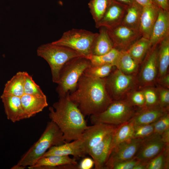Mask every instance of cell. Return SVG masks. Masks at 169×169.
Listing matches in <instances>:
<instances>
[{
    "label": "cell",
    "instance_id": "6da1fadb",
    "mask_svg": "<svg viewBox=\"0 0 169 169\" xmlns=\"http://www.w3.org/2000/svg\"><path fill=\"white\" fill-rule=\"evenodd\" d=\"M69 97L85 117L101 113L112 101L106 90L105 78L92 77L83 74Z\"/></svg>",
    "mask_w": 169,
    "mask_h": 169
},
{
    "label": "cell",
    "instance_id": "7a4b0ae2",
    "mask_svg": "<svg viewBox=\"0 0 169 169\" xmlns=\"http://www.w3.org/2000/svg\"><path fill=\"white\" fill-rule=\"evenodd\" d=\"M69 93L59 97L58 100L49 108L50 119L58 126L67 142L80 139L88 126L85 116L70 99Z\"/></svg>",
    "mask_w": 169,
    "mask_h": 169
},
{
    "label": "cell",
    "instance_id": "3957f363",
    "mask_svg": "<svg viewBox=\"0 0 169 169\" xmlns=\"http://www.w3.org/2000/svg\"><path fill=\"white\" fill-rule=\"evenodd\" d=\"M65 142L63 134L58 126L53 121H49L38 141L22 156L15 165L25 168L27 166H32L50 148Z\"/></svg>",
    "mask_w": 169,
    "mask_h": 169
},
{
    "label": "cell",
    "instance_id": "277c9868",
    "mask_svg": "<svg viewBox=\"0 0 169 169\" xmlns=\"http://www.w3.org/2000/svg\"><path fill=\"white\" fill-rule=\"evenodd\" d=\"M37 53L38 56L48 63L51 69L52 81L56 84L60 71L65 63L74 58L84 57L69 48L52 43L41 45L38 48Z\"/></svg>",
    "mask_w": 169,
    "mask_h": 169
},
{
    "label": "cell",
    "instance_id": "5b68a950",
    "mask_svg": "<svg viewBox=\"0 0 169 169\" xmlns=\"http://www.w3.org/2000/svg\"><path fill=\"white\" fill-rule=\"evenodd\" d=\"M91 65L87 58L80 56L68 61L62 69L56 90L59 97L64 96L74 90L85 70Z\"/></svg>",
    "mask_w": 169,
    "mask_h": 169
},
{
    "label": "cell",
    "instance_id": "8992f818",
    "mask_svg": "<svg viewBox=\"0 0 169 169\" xmlns=\"http://www.w3.org/2000/svg\"><path fill=\"white\" fill-rule=\"evenodd\" d=\"M138 108L126 99L113 101L101 113L90 116L91 123H103L117 126L129 121Z\"/></svg>",
    "mask_w": 169,
    "mask_h": 169
},
{
    "label": "cell",
    "instance_id": "52a82bcc",
    "mask_svg": "<svg viewBox=\"0 0 169 169\" xmlns=\"http://www.w3.org/2000/svg\"><path fill=\"white\" fill-rule=\"evenodd\" d=\"M98 34L85 29L73 28L64 32L59 39L51 43L69 48L87 58L91 55L92 45Z\"/></svg>",
    "mask_w": 169,
    "mask_h": 169
},
{
    "label": "cell",
    "instance_id": "ba28073f",
    "mask_svg": "<svg viewBox=\"0 0 169 169\" xmlns=\"http://www.w3.org/2000/svg\"><path fill=\"white\" fill-rule=\"evenodd\" d=\"M105 79L106 90L112 101L125 99L131 91L138 89L136 75L126 74L116 68Z\"/></svg>",
    "mask_w": 169,
    "mask_h": 169
},
{
    "label": "cell",
    "instance_id": "9c48e42d",
    "mask_svg": "<svg viewBox=\"0 0 169 169\" xmlns=\"http://www.w3.org/2000/svg\"><path fill=\"white\" fill-rule=\"evenodd\" d=\"M158 45L151 47L140 64L136 75L138 89L156 84L158 75Z\"/></svg>",
    "mask_w": 169,
    "mask_h": 169
},
{
    "label": "cell",
    "instance_id": "30bf717a",
    "mask_svg": "<svg viewBox=\"0 0 169 169\" xmlns=\"http://www.w3.org/2000/svg\"><path fill=\"white\" fill-rule=\"evenodd\" d=\"M107 29L114 48L119 51H127L142 36L139 30L122 24Z\"/></svg>",
    "mask_w": 169,
    "mask_h": 169
},
{
    "label": "cell",
    "instance_id": "8fae6325",
    "mask_svg": "<svg viewBox=\"0 0 169 169\" xmlns=\"http://www.w3.org/2000/svg\"><path fill=\"white\" fill-rule=\"evenodd\" d=\"M142 140L132 138L120 144L112 151L103 169H111L115 164L134 157Z\"/></svg>",
    "mask_w": 169,
    "mask_h": 169
},
{
    "label": "cell",
    "instance_id": "7c38bea8",
    "mask_svg": "<svg viewBox=\"0 0 169 169\" xmlns=\"http://www.w3.org/2000/svg\"><path fill=\"white\" fill-rule=\"evenodd\" d=\"M116 126L103 123L93 125L82 133L80 139L83 142L84 150L87 154L88 151L107 136L112 133Z\"/></svg>",
    "mask_w": 169,
    "mask_h": 169
},
{
    "label": "cell",
    "instance_id": "4fadbf2b",
    "mask_svg": "<svg viewBox=\"0 0 169 169\" xmlns=\"http://www.w3.org/2000/svg\"><path fill=\"white\" fill-rule=\"evenodd\" d=\"M166 145L162 141L160 135L154 133L142 139L135 157L140 162L146 164L162 152Z\"/></svg>",
    "mask_w": 169,
    "mask_h": 169
},
{
    "label": "cell",
    "instance_id": "5bb4252c",
    "mask_svg": "<svg viewBox=\"0 0 169 169\" xmlns=\"http://www.w3.org/2000/svg\"><path fill=\"white\" fill-rule=\"evenodd\" d=\"M127 5L112 0L101 19L95 23V27L110 28L121 24Z\"/></svg>",
    "mask_w": 169,
    "mask_h": 169
},
{
    "label": "cell",
    "instance_id": "9a60e30c",
    "mask_svg": "<svg viewBox=\"0 0 169 169\" xmlns=\"http://www.w3.org/2000/svg\"><path fill=\"white\" fill-rule=\"evenodd\" d=\"M169 36V11L159 9L156 20L149 39L151 47L157 45Z\"/></svg>",
    "mask_w": 169,
    "mask_h": 169
},
{
    "label": "cell",
    "instance_id": "2e32d148",
    "mask_svg": "<svg viewBox=\"0 0 169 169\" xmlns=\"http://www.w3.org/2000/svg\"><path fill=\"white\" fill-rule=\"evenodd\" d=\"M86 155L82 141L80 139L71 142H66L61 145L52 146L41 158L51 155H72L77 159V158L84 157Z\"/></svg>",
    "mask_w": 169,
    "mask_h": 169
},
{
    "label": "cell",
    "instance_id": "e0dca14e",
    "mask_svg": "<svg viewBox=\"0 0 169 169\" xmlns=\"http://www.w3.org/2000/svg\"><path fill=\"white\" fill-rule=\"evenodd\" d=\"M1 98L8 120L15 123L27 119L22 105L21 97L2 94Z\"/></svg>",
    "mask_w": 169,
    "mask_h": 169
},
{
    "label": "cell",
    "instance_id": "ac0fdd59",
    "mask_svg": "<svg viewBox=\"0 0 169 169\" xmlns=\"http://www.w3.org/2000/svg\"><path fill=\"white\" fill-rule=\"evenodd\" d=\"M167 110L159 105L145 106L138 108L135 114L129 120L134 125L150 124L167 112Z\"/></svg>",
    "mask_w": 169,
    "mask_h": 169
},
{
    "label": "cell",
    "instance_id": "d6986e66",
    "mask_svg": "<svg viewBox=\"0 0 169 169\" xmlns=\"http://www.w3.org/2000/svg\"><path fill=\"white\" fill-rule=\"evenodd\" d=\"M159 9L153 3L142 7L139 29L142 37L149 39Z\"/></svg>",
    "mask_w": 169,
    "mask_h": 169
},
{
    "label": "cell",
    "instance_id": "ffe728a7",
    "mask_svg": "<svg viewBox=\"0 0 169 169\" xmlns=\"http://www.w3.org/2000/svg\"><path fill=\"white\" fill-rule=\"evenodd\" d=\"M21 100L27 118L42 111L48 105L45 94L33 95L24 94L21 97Z\"/></svg>",
    "mask_w": 169,
    "mask_h": 169
},
{
    "label": "cell",
    "instance_id": "44dd1931",
    "mask_svg": "<svg viewBox=\"0 0 169 169\" xmlns=\"http://www.w3.org/2000/svg\"><path fill=\"white\" fill-rule=\"evenodd\" d=\"M112 133L88 151L87 154L90 156L94 161L95 169H103L108 159Z\"/></svg>",
    "mask_w": 169,
    "mask_h": 169
},
{
    "label": "cell",
    "instance_id": "7402d4cb",
    "mask_svg": "<svg viewBox=\"0 0 169 169\" xmlns=\"http://www.w3.org/2000/svg\"><path fill=\"white\" fill-rule=\"evenodd\" d=\"M74 158L69 156L51 155L38 159L29 169H57L58 167L67 164H78Z\"/></svg>",
    "mask_w": 169,
    "mask_h": 169
},
{
    "label": "cell",
    "instance_id": "603a6c76",
    "mask_svg": "<svg viewBox=\"0 0 169 169\" xmlns=\"http://www.w3.org/2000/svg\"><path fill=\"white\" fill-rule=\"evenodd\" d=\"M99 33L93 42L91 55H100L105 54L114 48L112 41L105 27L99 28Z\"/></svg>",
    "mask_w": 169,
    "mask_h": 169
},
{
    "label": "cell",
    "instance_id": "cb8c5ba5",
    "mask_svg": "<svg viewBox=\"0 0 169 169\" xmlns=\"http://www.w3.org/2000/svg\"><path fill=\"white\" fill-rule=\"evenodd\" d=\"M133 132L134 125L129 121L116 126L112 134L109 156L113 149L117 146L132 138Z\"/></svg>",
    "mask_w": 169,
    "mask_h": 169
},
{
    "label": "cell",
    "instance_id": "d4e9b609",
    "mask_svg": "<svg viewBox=\"0 0 169 169\" xmlns=\"http://www.w3.org/2000/svg\"><path fill=\"white\" fill-rule=\"evenodd\" d=\"M140 64L134 60L126 51H120L115 66L123 73L137 75Z\"/></svg>",
    "mask_w": 169,
    "mask_h": 169
},
{
    "label": "cell",
    "instance_id": "484cf974",
    "mask_svg": "<svg viewBox=\"0 0 169 169\" xmlns=\"http://www.w3.org/2000/svg\"><path fill=\"white\" fill-rule=\"evenodd\" d=\"M157 62L158 75L157 79L169 73V36L164 39L158 44Z\"/></svg>",
    "mask_w": 169,
    "mask_h": 169
},
{
    "label": "cell",
    "instance_id": "4316f807",
    "mask_svg": "<svg viewBox=\"0 0 169 169\" xmlns=\"http://www.w3.org/2000/svg\"><path fill=\"white\" fill-rule=\"evenodd\" d=\"M142 7L135 2L128 5L121 24L139 30Z\"/></svg>",
    "mask_w": 169,
    "mask_h": 169
},
{
    "label": "cell",
    "instance_id": "83f0119b",
    "mask_svg": "<svg viewBox=\"0 0 169 169\" xmlns=\"http://www.w3.org/2000/svg\"><path fill=\"white\" fill-rule=\"evenodd\" d=\"M25 72L19 71L5 84L3 94L21 97L24 94Z\"/></svg>",
    "mask_w": 169,
    "mask_h": 169
},
{
    "label": "cell",
    "instance_id": "f1b7e54d",
    "mask_svg": "<svg viewBox=\"0 0 169 169\" xmlns=\"http://www.w3.org/2000/svg\"><path fill=\"white\" fill-rule=\"evenodd\" d=\"M151 47L149 39L142 36L126 51L134 60L141 64Z\"/></svg>",
    "mask_w": 169,
    "mask_h": 169
},
{
    "label": "cell",
    "instance_id": "f546056e",
    "mask_svg": "<svg viewBox=\"0 0 169 169\" xmlns=\"http://www.w3.org/2000/svg\"><path fill=\"white\" fill-rule=\"evenodd\" d=\"M119 53V51L113 48L105 54L100 55H91L87 58L92 66L112 64L115 66Z\"/></svg>",
    "mask_w": 169,
    "mask_h": 169
},
{
    "label": "cell",
    "instance_id": "4dcf8cb0",
    "mask_svg": "<svg viewBox=\"0 0 169 169\" xmlns=\"http://www.w3.org/2000/svg\"><path fill=\"white\" fill-rule=\"evenodd\" d=\"M112 0H90L88 4L95 24L102 18Z\"/></svg>",
    "mask_w": 169,
    "mask_h": 169
},
{
    "label": "cell",
    "instance_id": "1f68e13d",
    "mask_svg": "<svg viewBox=\"0 0 169 169\" xmlns=\"http://www.w3.org/2000/svg\"><path fill=\"white\" fill-rule=\"evenodd\" d=\"M169 144L160 153L148 161L146 169H169Z\"/></svg>",
    "mask_w": 169,
    "mask_h": 169
},
{
    "label": "cell",
    "instance_id": "d6a6232c",
    "mask_svg": "<svg viewBox=\"0 0 169 169\" xmlns=\"http://www.w3.org/2000/svg\"><path fill=\"white\" fill-rule=\"evenodd\" d=\"M116 67L112 64L90 66L84 71L83 74L87 76L95 78H105L111 73Z\"/></svg>",
    "mask_w": 169,
    "mask_h": 169
},
{
    "label": "cell",
    "instance_id": "836d02e7",
    "mask_svg": "<svg viewBox=\"0 0 169 169\" xmlns=\"http://www.w3.org/2000/svg\"><path fill=\"white\" fill-rule=\"evenodd\" d=\"M140 90H141L145 97V106L152 107L159 105L158 93L155 85L146 86Z\"/></svg>",
    "mask_w": 169,
    "mask_h": 169
},
{
    "label": "cell",
    "instance_id": "e575fe53",
    "mask_svg": "<svg viewBox=\"0 0 169 169\" xmlns=\"http://www.w3.org/2000/svg\"><path fill=\"white\" fill-rule=\"evenodd\" d=\"M24 94L40 95L44 94L39 85L33 79L32 76L25 72L24 84Z\"/></svg>",
    "mask_w": 169,
    "mask_h": 169
},
{
    "label": "cell",
    "instance_id": "d590c367",
    "mask_svg": "<svg viewBox=\"0 0 169 169\" xmlns=\"http://www.w3.org/2000/svg\"><path fill=\"white\" fill-rule=\"evenodd\" d=\"M154 132L153 123L134 125L133 138L143 139L152 135Z\"/></svg>",
    "mask_w": 169,
    "mask_h": 169
},
{
    "label": "cell",
    "instance_id": "8d00e7d4",
    "mask_svg": "<svg viewBox=\"0 0 169 169\" xmlns=\"http://www.w3.org/2000/svg\"><path fill=\"white\" fill-rule=\"evenodd\" d=\"M133 106L141 108L145 106V100L141 90L137 89L130 93L125 98Z\"/></svg>",
    "mask_w": 169,
    "mask_h": 169
},
{
    "label": "cell",
    "instance_id": "74e56055",
    "mask_svg": "<svg viewBox=\"0 0 169 169\" xmlns=\"http://www.w3.org/2000/svg\"><path fill=\"white\" fill-rule=\"evenodd\" d=\"M154 133L161 135L169 130V112L164 114L153 123Z\"/></svg>",
    "mask_w": 169,
    "mask_h": 169
},
{
    "label": "cell",
    "instance_id": "f35d334b",
    "mask_svg": "<svg viewBox=\"0 0 169 169\" xmlns=\"http://www.w3.org/2000/svg\"><path fill=\"white\" fill-rule=\"evenodd\" d=\"M158 93L159 105L167 110H169V89L155 84Z\"/></svg>",
    "mask_w": 169,
    "mask_h": 169
},
{
    "label": "cell",
    "instance_id": "ab89813d",
    "mask_svg": "<svg viewBox=\"0 0 169 169\" xmlns=\"http://www.w3.org/2000/svg\"><path fill=\"white\" fill-rule=\"evenodd\" d=\"M140 161L135 157L129 160L117 163L112 167L111 169H133Z\"/></svg>",
    "mask_w": 169,
    "mask_h": 169
},
{
    "label": "cell",
    "instance_id": "60d3db41",
    "mask_svg": "<svg viewBox=\"0 0 169 169\" xmlns=\"http://www.w3.org/2000/svg\"><path fill=\"white\" fill-rule=\"evenodd\" d=\"M94 166V161L92 158L84 157L78 165V169H91Z\"/></svg>",
    "mask_w": 169,
    "mask_h": 169
},
{
    "label": "cell",
    "instance_id": "b9f144b4",
    "mask_svg": "<svg viewBox=\"0 0 169 169\" xmlns=\"http://www.w3.org/2000/svg\"><path fill=\"white\" fill-rule=\"evenodd\" d=\"M153 4L159 8L169 11V0H151Z\"/></svg>",
    "mask_w": 169,
    "mask_h": 169
},
{
    "label": "cell",
    "instance_id": "7bdbcfd3",
    "mask_svg": "<svg viewBox=\"0 0 169 169\" xmlns=\"http://www.w3.org/2000/svg\"><path fill=\"white\" fill-rule=\"evenodd\" d=\"M156 84L169 89V73L160 78H157L156 80Z\"/></svg>",
    "mask_w": 169,
    "mask_h": 169
},
{
    "label": "cell",
    "instance_id": "ee69618b",
    "mask_svg": "<svg viewBox=\"0 0 169 169\" xmlns=\"http://www.w3.org/2000/svg\"><path fill=\"white\" fill-rule=\"evenodd\" d=\"M162 141L166 144H169V130L166 131L161 135Z\"/></svg>",
    "mask_w": 169,
    "mask_h": 169
},
{
    "label": "cell",
    "instance_id": "f6af8a7d",
    "mask_svg": "<svg viewBox=\"0 0 169 169\" xmlns=\"http://www.w3.org/2000/svg\"><path fill=\"white\" fill-rule=\"evenodd\" d=\"M133 1L142 7L152 3L151 0H133Z\"/></svg>",
    "mask_w": 169,
    "mask_h": 169
},
{
    "label": "cell",
    "instance_id": "bcb514c9",
    "mask_svg": "<svg viewBox=\"0 0 169 169\" xmlns=\"http://www.w3.org/2000/svg\"><path fill=\"white\" fill-rule=\"evenodd\" d=\"M146 163L140 162L136 165L133 169H146Z\"/></svg>",
    "mask_w": 169,
    "mask_h": 169
},
{
    "label": "cell",
    "instance_id": "7dc6e473",
    "mask_svg": "<svg viewBox=\"0 0 169 169\" xmlns=\"http://www.w3.org/2000/svg\"><path fill=\"white\" fill-rule=\"evenodd\" d=\"M122 3L125 4L126 5H129L132 3H133L134 1L133 0H114Z\"/></svg>",
    "mask_w": 169,
    "mask_h": 169
}]
</instances>
